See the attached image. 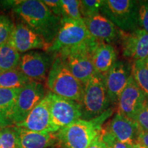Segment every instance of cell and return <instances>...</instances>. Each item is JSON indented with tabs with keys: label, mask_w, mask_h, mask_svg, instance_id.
<instances>
[{
	"label": "cell",
	"mask_w": 148,
	"mask_h": 148,
	"mask_svg": "<svg viewBox=\"0 0 148 148\" xmlns=\"http://www.w3.org/2000/svg\"><path fill=\"white\" fill-rule=\"evenodd\" d=\"M13 10L23 23L51 45L61 25V17L56 15L39 0L21 1Z\"/></svg>",
	"instance_id": "cell-1"
},
{
	"label": "cell",
	"mask_w": 148,
	"mask_h": 148,
	"mask_svg": "<svg viewBox=\"0 0 148 148\" xmlns=\"http://www.w3.org/2000/svg\"><path fill=\"white\" fill-rule=\"evenodd\" d=\"M111 114L112 109L109 108L95 119L76 120L56 132L58 142L69 148H88L100 134L103 123Z\"/></svg>",
	"instance_id": "cell-2"
},
{
	"label": "cell",
	"mask_w": 148,
	"mask_h": 148,
	"mask_svg": "<svg viewBox=\"0 0 148 148\" xmlns=\"http://www.w3.org/2000/svg\"><path fill=\"white\" fill-rule=\"evenodd\" d=\"M49 91L80 103L84 92V84L67 69L59 56L55 54L46 81Z\"/></svg>",
	"instance_id": "cell-3"
},
{
	"label": "cell",
	"mask_w": 148,
	"mask_h": 148,
	"mask_svg": "<svg viewBox=\"0 0 148 148\" xmlns=\"http://www.w3.org/2000/svg\"><path fill=\"white\" fill-rule=\"evenodd\" d=\"M81 119L92 120L109 109L110 103L107 95L104 75L96 73L84 85L82 99L79 103Z\"/></svg>",
	"instance_id": "cell-4"
},
{
	"label": "cell",
	"mask_w": 148,
	"mask_h": 148,
	"mask_svg": "<svg viewBox=\"0 0 148 148\" xmlns=\"http://www.w3.org/2000/svg\"><path fill=\"white\" fill-rule=\"evenodd\" d=\"M98 42L93 40L81 47L62 51L56 54L71 73L84 85L97 73L92 63V51Z\"/></svg>",
	"instance_id": "cell-5"
},
{
	"label": "cell",
	"mask_w": 148,
	"mask_h": 148,
	"mask_svg": "<svg viewBox=\"0 0 148 148\" xmlns=\"http://www.w3.org/2000/svg\"><path fill=\"white\" fill-rule=\"evenodd\" d=\"M95 40L90 36L82 21L61 19L58 34L47 52L57 54L60 51L86 45Z\"/></svg>",
	"instance_id": "cell-6"
},
{
	"label": "cell",
	"mask_w": 148,
	"mask_h": 148,
	"mask_svg": "<svg viewBox=\"0 0 148 148\" xmlns=\"http://www.w3.org/2000/svg\"><path fill=\"white\" fill-rule=\"evenodd\" d=\"M137 6L134 0H103L100 12L120 30L130 32L139 28Z\"/></svg>",
	"instance_id": "cell-7"
},
{
	"label": "cell",
	"mask_w": 148,
	"mask_h": 148,
	"mask_svg": "<svg viewBox=\"0 0 148 148\" xmlns=\"http://www.w3.org/2000/svg\"><path fill=\"white\" fill-rule=\"evenodd\" d=\"M51 114V123L58 130L67 126L82 117L81 106L76 101L46 92Z\"/></svg>",
	"instance_id": "cell-8"
},
{
	"label": "cell",
	"mask_w": 148,
	"mask_h": 148,
	"mask_svg": "<svg viewBox=\"0 0 148 148\" xmlns=\"http://www.w3.org/2000/svg\"><path fill=\"white\" fill-rule=\"evenodd\" d=\"M45 95V86L42 82L31 81L20 88L12 117L13 126L22 123Z\"/></svg>",
	"instance_id": "cell-9"
},
{
	"label": "cell",
	"mask_w": 148,
	"mask_h": 148,
	"mask_svg": "<svg viewBox=\"0 0 148 148\" xmlns=\"http://www.w3.org/2000/svg\"><path fill=\"white\" fill-rule=\"evenodd\" d=\"M55 54L32 51L21 56L18 69L32 81L47 80Z\"/></svg>",
	"instance_id": "cell-10"
},
{
	"label": "cell",
	"mask_w": 148,
	"mask_h": 148,
	"mask_svg": "<svg viewBox=\"0 0 148 148\" xmlns=\"http://www.w3.org/2000/svg\"><path fill=\"white\" fill-rule=\"evenodd\" d=\"M146 99L145 94L138 87L131 74L118 99L116 113L133 120Z\"/></svg>",
	"instance_id": "cell-11"
},
{
	"label": "cell",
	"mask_w": 148,
	"mask_h": 148,
	"mask_svg": "<svg viewBox=\"0 0 148 148\" xmlns=\"http://www.w3.org/2000/svg\"><path fill=\"white\" fill-rule=\"evenodd\" d=\"M130 75L131 66L123 60H116L105 74V84L110 104L117 103Z\"/></svg>",
	"instance_id": "cell-12"
},
{
	"label": "cell",
	"mask_w": 148,
	"mask_h": 148,
	"mask_svg": "<svg viewBox=\"0 0 148 148\" xmlns=\"http://www.w3.org/2000/svg\"><path fill=\"white\" fill-rule=\"evenodd\" d=\"M83 21L92 38L99 42L111 44L121 40L123 31L116 27L108 18L98 13L83 18Z\"/></svg>",
	"instance_id": "cell-13"
},
{
	"label": "cell",
	"mask_w": 148,
	"mask_h": 148,
	"mask_svg": "<svg viewBox=\"0 0 148 148\" xmlns=\"http://www.w3.org/2000/svg\"><path fill=\"white\" fill-rule=\"evenodd\" d=\"M8 42L19 53L33 49H42L47 52L51 47L50 44L45 41L23 22L14 25Z\"/></svg>",
	"instance_id": "cell-14"
},
{
	"label": "cell",
	"mask_w": 148,
	"mask_h": 148,
	"mask_svg": "<svg viewBox=\"0 0 148 148\" xmlns=\"http://www.w3.org/2000/svg\"><path fill=\"white\" fill-rule=\"evenodd\" d=\"M121 40L125 57L133 61L145 60L148 58V32L144 29L123 32Z\"/></svg>",
	"instance_id": "cell-15"
},
{
	"label": "cell",
	"mask_w": 148,
	"mask_h": 148,
	"mask_svg": "<svg viewBox=\"0 0 148 148\" xmlns=\"http://www.w3.org/2000/svg\"><path fill=\"white\" fill-rule=\"evenodd\" d=\"M16 126L38 132L58 131L51 123L49 104L45 96L29 112L25 119Z\"/></svg>",
	"instance_id": "cell-16"
},
{
	"label": "cell",
	"mask_w": 148,
	"mask_h": 148,
	"mask_svg": "<svg viewBox=\"0 0 148 148\" xmlns=\"http://www.w3.org/2000/svg\"><path fill=\"white\" fill-rule=\"evenodd\" d=\"M121 143L132 146L137 143L139 130L132 119L116 113L112 120L103 129Z\"/></svg>",
	"instance_id": "cell-17"
},
{
	"label": "cell",
	"mask_w": 148,
	"mask_h": 148,
	"mask_svg": "<svg viewBox=\"0 0 148 148\" xmlns=\"http://www.w3.org/2000/svg\"><path fill=\"white\" fill-rule=\"evenodd\" d=\"M18 148H49L58 143L56 132H38L13 126Z\"/></svg>",
	"instance_id": "cell-18"
},
{
	"label": "cell",
	"mask_w": 148,
	"mask_h": 148,
	"mask_svg": "<svg viewBox=\"0 0 148 148\" xmlns=\"http://www.w3.org/2000/svg\"><path fill=\"white\" fill-rule=\"evenodd\" d=\"M117 58V52L113 45L98 42L92 51V60L97 73L104 75Z\"/></svg>",
	"instance_id": "cell-19"
},
{
	"label": "cell",
	"mask_w": 148,
	"mask_h": 148,
	"mask_svg": "<svg viewBox=\"0 0 148 148\" xmlns=\"http://www.w3.org/2000/svg\"><path fill=\"white\" fill-rule=\"evenodd\" d=\"M19 90L0 87V128L13 126L12 117Z\"/></svg>",
	"instance_id": "cell-20"
},
{
	"label": "cell",
	"mask_w": 148,
	"mask_h": 148,
	"mask_svg": "<svg viewBox=\"0 0 148 148\" xmlns=\"http://www.w3.org/2000/svg\"><path fill=\"white\" fill-rule=\"evenodd\" d=\"M21 55L9 42L0 46V73L18 68Z\"/></svg>",
	"instance_id": "cell-21"
},
{
	"label": "cell",
	"mask_w": 148,
	"mask_h": 148,
	"mask_svg": "<svg viewBox=\"0 0 148 148\" xmlns=\"http://www.w3.org/2000/svg\"><path fill=\"white\" fill-rule=\"evenodd\" d=\"M18 68L0 73V87L21 88L31 82Z\"/></svg>",
	"instance_id": "cell-22"
},
{
	"label": "cell",
	"mask_w": 148,
	"mask_h": 148,
	"mask_svg": "<svg viewBox=\"0 0 148 148\" xmlns=\"http://www.w3.org/2000/svg\"><path fill=\"white\" fill-rule=\"evenodd\" d=\"M145 60L133 61L131 64V74L138 87L148 99V66Z\"/></svg>",
	"instance_id": "cell-23"
},
{
	"label": "cell",
	"mask_w": 148,
	"mask_h": 148,
	"mask_svg": "<svg viewBox=\"0 0 148 148\" xmlns=\"http://www.w3.org/2000/svg\"><path fill=\"white\" fill-rule=\"evenodd\" d=\"M61 19L82 21L80 13V1L78 0H60Z\"/></svg>",
	"instance_id": "cell-24"
},
{
	"label": "cell",
	"mask_w": 148,
	"mask_h": 148,
	"mask_svg": "<svg viewBox=\"0 0 148 148\" xmlns=\"http://www.w3.org/2000/svg\"><path fill=\"white\" fill-rule=\"evenodd\" d=\"M103 0H82L80 1V13L82 18H86L99 13Z\"/></svg>",
	"instance_id": "cell-25"
},
{
	"label": "cell",
	"mask_w": 148,
	"mask_h": 148,
	"mask_svg": "<svg viewBox=\"0 0 148 148\" xmlns=\"http://www.w3.org/2000/svg\"><path fill=\"white\" fill-rule=\"evenodd\" d=\"M1 148H18L17 137L13 126L0 128Z\"/></svg>",
	"instance_id": "cell-26"
},
{
	"label": "cell",
	"mask_w": 148,
	"mask_h": 148,
	"mask_svg": "<svg viewBox=\"0 0 148 148\" xmlns=\"http://www.w3.org/2000/svg\"><path fill=\"white\" fill-rule=\"evenodd\" d=\"M14 27V23L8 16L0 15V46L9 42Z\"/></svg>",
	"instance_id": "cell-27"
},
{
	"label": "cell",
	"mask_w": 148,
	"mask_h": 148,
	"mask_svg": "<svg viewBox=\"0 0 148 148\" xmlns=\"http://www.w3.org/2000/svg\"><path fill=\"white\" fill-rule=\"evenodd\" d=\"M135 122L140 132H148V99L134 116Z\"/></svg>",
	"instance_id": "cell-28"
},
{
	"label": "cell",
	"mask_w": 148,
	"mask_h": 148,
	"mask_svg": "<svg viewBox=\"0 0 148 148\" xmlns=\"http://www.w3.org/2000/svg\"><path fill=\"white\" fill-rule=\"evenodd\" d=\"M137 21L138 27L148 32V1H138Z\"/></svg>",
	"instance_id": "cell-29"
},
{
	"label": "cell",
	"mask_w": 148,
	"mask_h": 148,
	"mask_svg": "<svg viewBox=\"0 0 148 148\" xmlns=\"http://www.w3.org/2000/svg\"><path fill=\"white\" fill-rule=\"evenodd\" d=\"M100 136L107 148H130L131 147L115 139L112 135L103 130V128L100 133Z\"/></svg>",
	"instance_id": "cell-30"
},
{
	"label": "cell",
	"mask_w": 148,
	"mask_h": 148,
	"mask_svg": "<svg viewBox=\"0 0 148 148\" xmlns=\"http://www.w3.org/2000/svg\"><path fill=\"white\" fill-rule=\"evenodd\" d=\"M42 2L47 5V8L53 14L61 17L60 0H44V1H42Z\"/></svg>",
	"instance_id": "cell-31"
},
{
	"label": "cell",
	"mask_w": 148,
	"mask_h": 148,
	"mask_svg": "<svg viewBox=\"0 0 148 148\" xmlns=\"http://www.w3.org/2000/svg\"><path fill=\"white\" fill-rule=\"evenodd\" d=\"M88 148H107V147L103 142V140H101L100 134H99L92 140V142L90 144Z\"/></svg>",
	"instance_id": "cell-32"
},
{
	"label": "cell",
	"mask_w": 148,
	"mask_h": 148,
	"mask_svg": "<svg viewBox=\"0 0 148 148\" xmlns=\"http://www.w3.org/2000/svg\"><path fill=\"white\" fill-rule=\"evenodd\" d=\"M137 143L148 148V132H140L138 134Z\"/></svg>",
	"instance_id": "cell-33"
},
{
	"label": "cell",
	"mask_w": 148,
	"mask_h": 148,
	"mask_svg": "<svg viewBox=\"0 0 148 148\" xmlns=\"http://www.w3.org/2000/svg\"><path fill=\"white\" fill-rule=\"evenodd\" d=\"M53 148H69V147H66V145H63V144L59 143V142L58 141V143H57L54 146H53Z\"/></svg>",
	"instance_id": "cell-34"
},
{
	"label": "cell",
	"mask_w": 148,
	"mask_h": 148,
	"mask_svg": "<svg viewBox=\"0 0 148 148\" xmlns=\"http://www.w3.org/2000/svg\"><path fill=\"white\" fill-rule=\"evenodd\" d=\"M130 148H145V147H144V146L141 145L138 143H134V145H132V146H131Z\"/></svg>",
	"instance_id": "cell-35"
},
{
	"label": "cell",
	"mask_w": 148,
	"mask_h": 148,
	"mask_svg": "<svg viewBox=\"0 0 148 148\" xmlns=\"http://www.w3.org/2000/svg\"><path fill=\"white\" fill-rule=\"evenodd\" d=\"M145 64H146V65H147V66H148V58L146 59V60H145Z\"/></svg>",
	"instance_id": "cell-36"
},
{
	"label": "cell",
	"mask_w": 148,
	"mask_h": 148,
	"mask_svg": "<svg viewBox=\"0 0 148 148\" xmlns=\"http://www.w3.org/2000/svg\"><path fill=\"white\" fill-rule=\"evenodd\" d=\"M0 148H1V135H0Z\"/></svg>",
	"instance_id": "cell-37"
}]
</instances>
